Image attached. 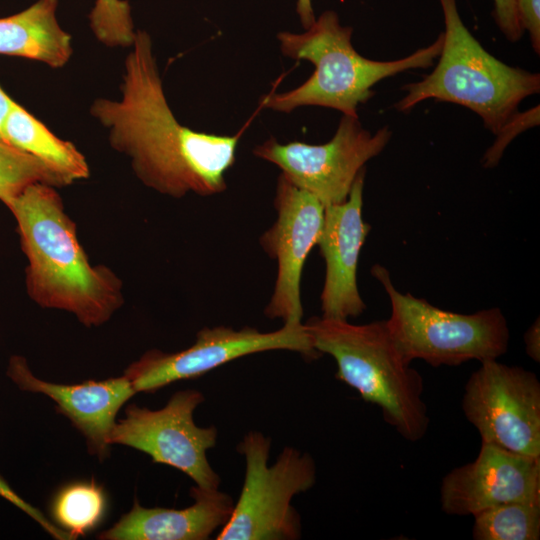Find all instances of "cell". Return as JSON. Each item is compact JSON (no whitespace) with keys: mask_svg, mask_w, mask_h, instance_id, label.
<instances>
[{"mask_svg":"<svg viewBox=\"0 0 540 540\" xmlns=\"http://www.w3.org/2000/svg\"><path fill=\"white\" fill-rule=\"evenodd\" d=\"M131 47L121 98L96 99L91 115L108 129L111 146L130 157L134 172L148 187L175 198L188 192H223L244 129L216 135L179 123L165 97L150 35L136 31Z\"/></svg>","mask_w":540,"mask_h":540,"instance_id":"obj_1","label":"cell"},{"mask_svg":"<svg viewBox=\"0 0 540 540\" xmlns=\"http://www.w3.org/2000/svg\"><path fill=\"white\" fill-rule=\"evenodd\" d=\"M6 206L28 260L29 296L42 307L74 314L87 327L108 321L123 304L121 282L108 268L89 263L54 187L31 184Z\"/></svg>","mask_w":540,"mask_h":540,"instance_id":"obj_2","label":"cell"},{"mask_svg":"<svg viewBox=\"0 0 540 540\" xmlns=\"http://www.w3.org/2000/svg\"><path fill=\"white\" fill-rule=\"evenodd\" d=\"M353 29L342 26L334 11L323 12L303 33L280 32L282 54L294 60H307L315 70L293 90L265 95L260 105L289 113L301 106H320L358 117L357 108L372 96V87L400 72L428 68L440 54L443 32L425 48L392 61L363 57L353 47Z\"/></svg>","mask_w":540,"mask_h":540,"instance_id":"obj_3","label":"cell"},{"mask_svg":"<svg viewBox=\"0 0 540 540\" xmlns=\"http://www.w3.org/2000/svg\"><path fill=\"white\" fill-rule=\"evenodd\" d=\"M313 347L332 356L336 379L377 405L387 424L405 440H421L430 418L421 374L395 344L386 320L355 325L348 320L312 317L304 323Z\"/></svg>","mask_w":540,"mask_h":540,"instance_id":"obj_4","label":"cell"},{"mask_svg":"<svg viewBox=\"0 0 540 540\" xmlns=\"http://www.w3.org/2000/svg\"><path fill=\"white\" fill-rule=\"evenodd\" d=\"M439 2L445 23L439 61L423 80L403 87L406 94L394 107L408 111L428 99L452 102L474 111L496 135L524 98L539 93L540 76L487 52L464 25L457 0Z\"/></svg>","mask_w":540,"mask_h":540,"instance_id":"obj_5","label":"cell"},{"mask_svg":"<svg viewBox=\"0 0 540 540\" xmlns=\"http://www.w3.org/2000/svg\"><path fill=\"white\" fill-rule=\"evenodd\" d=\"M371 273L389 297L391 315L386 324L409 362L421 359L434 367L458 366L471 360L497 359L506 353L510 335L500 309L473 314L443 310L409 292H399L384 266L374 265Z\"/></svg>","mask_w":540,"mask_h":540,"instance_id":"obj_6","label":"cell"},{"mask_svg":"<svg viewBox=\"0 0 540 540\" xmlns=\"http://www.w3.org/2000/svg\"><path fill=\"white\" fill-rule=\"evenodd\" d=\"M270 450L271 439L259 431L248 432L238 444L237 451L245 459L244 482L217 540L301 538V518L291 501L315 484V462L308 453L284 447L268 465Z\"/></svg>","mask_w":540,"mask_h":540,"instance_id":"obj_7","label":"cell"},{"mask_svg":"<svg viewBox=\"0 0 540 540\" xmlns=\"http://www.w3.org/2000/svg\"><path fill=\"white\" fill-rule=\"evenodd\" d=\"M272 350L297 352L309 360L321 355L303 323L283 324L272 332L253 327H204L189 348L172 353L147 351L123 375L136 393H154L173 382L201 377L243 356Z\"/></svg>","mask_w":540,"mask_h":540,"instance_id":"obj_8","label":"cell"},{"mask_svg":"<svg viewBox=\"0 0 540 540\" xmlns=\"http://www.w3.org/2000/svg\"><path fill=\"white\" fill-rule=\"evenodd\" d=\"M205 400L195 389L174 393L157 410L129 405L125 417L116 422L111 444H120L149 455L154 463L174 467L189 476L197 486L219 488L221 479L211 467L208 450L217 443L214 425L199 427L193 413Z\"/></svg>","mask_w":540,"mask_h":540,"instance_id":"obj_9","label":"cell"},{"mask_svg":"<svg viewBox=\"0 0 540 540\" xmlns=\"http://www.w3.org/2000/svg\"><path fill=\"white\" fill-rule=\"evenodd\" d=\"M464 387L462 410L482 443L540 457V382L522 367L480 362Z\"/></svg>","mask_w":540,"mask_h":540,"instance_id":"obj_10","label":"cell"},{"mask_svg":"<svg viewBox=\"0 0 540 540\" xmlns=\"http://www.w3.org/2000/svg\"><path fill=\"white\" fill-rule=\"evenodd\" d=\"M387 126L375 133L358 117L343 115L330 141L313 145L286 144L270 138L253 149L255 156L278 166L297 187L314 195L325 207L344 202L364 165L388 144Z\"/></svg>","mask_w":540,"mask_h":540,"instance_id":"obj_11","label":"cell"},{"mask_svg":"<svg viewBox=\"0 0 540 540\" xmlns=\"http://www.w3.org/2000/svg\"><path fill=\"white\" fill-rule=\"evenodd\" d=\"M274 206L276 221L260 238L262 248L278 266L274 291L264 313L269 319H281L283 324H300L302 271L320 237L325 206L283 173L277 180Z\"/></svg>","mask_w":540,"mask_h":540,"instance_id":"obj_12","label":"cell"},{"mask_svg":"<svg viewBox=\"0 0 540 540\" xmlns=\"http://www.w3.org/2000/svg\"><path fill=\"white\" fill-rule=\"evenodd\" d=\"M540 503V457L482 443L476 459L442 479L441 509L448 515H474L508 502Z\"/></svg>","mask_w":540,"mask_h":540,"instance_id":"obj_13","label":"cell"},{"mask_svg":"<svg viewBox=\"0 0 540 540\" xmlns=\"http://www.w3.org/2000/svg\"><path fill=\"white\" fill-rule=\"evenodd\" d=\"M365 168L354 180L347 199L325 207L317 242L325 261V280L320 296L322 317L348 320L366 308L357 286L361 248L370 232L362 218Z\"/></svg>","mask_w":540,"mask_h":540,"instance_id":"obj_14","label":"cell"},{"mask_svg":"<svg viewBox=\"0 0 540 540\" xmlns=\"http://www.w3.org/2000/svg\"><path fill=\"white\" fill-rule=\"evenodd\" d=\"M7 376L20 390L51 398L57 411L85 437L89 453L99 460L109 456L116 415L136 394L124 375L73 385L43 381L33 375L26 359L18 355L10 358Z\"/></svg>","mask_w":540,"mask_h":540,"instance_id":"obj_15","label":"cell"},{"mask_svg":"<svg viewBox=\"0 0 540 540\" xmlns=\"http://www.w3.org/2000/svg\"><path fill=\"white\" fill-rule=\"evenodd\" d=\"M193 504L184 509L145 508L135 499L131 510L101 540H206L229 521L233 498L218 488H190Z\"/></svg>","mask_w":540,"mask_h":540,"instance_id":"obj_16","label":"cell"},{"mask_svg":"<svg viewBox=\"0 0 540 540\" xmlns=\"http://www.w3.org/2000/svg\"><path fill=\"white\" fill-rule=\"evenodd\" d=\"M57 0H38L25 10L0 18V54L63 67L72 55L71 36L59 25Z\"/></svg>","mask_w":540,"mask_h":540,"instance_id":"obj_17","label":"cell"},{"mask_svg":"<svg viewBox=\"0 0 540 540\" xmlns=\"http://www.w3.org/2000/svg\"><path fill=\"white\" fill-rule=\"evenodd\" d=\"M3 141L45 161L71 182L89 176L83 154L15 101L3 128Z\"/></svg>","mask_w":540,"mask_h":540,"instance_id":"obj_18","label":"cell"},{"mask_svg":"<svg viewBox=\"0 0 540 540\" xmlns=\"http://www.w3.org/2000/svg\"><path fill=\"white\" fill-rule=\"evenodd\" d=\"M105 510V493L94 481H77L61 487L50 506L53 519L74 539L97 527Z\"/></svg>","mask_w":540,"mask_h":540,"instance_id":"obj_19","label":"cell"},{"mask_svg":"<svg viewBox=\"0 0 540 540\" xmlns=\"http://www.w3.org/2000/svg\"><path fill=\"white\" fill-rule=\"evenodd\" d=\"M475 540H538L540 503L508 502L473 515Z\"/></svg>","mask_w":540,"mask_h":540,"instance_id":"obj_20","label":"cell"},{"mask_svg":"<svg viewBox=\"0 0 540 540\" xmlns=\"http://www.w3.org/2000/svg\"><path fill=\"white\" fill-rule=\"evenodd\" d=\"M34 183L60 187L72 182L45 161L0 141V201L7 205Z\"/></svg>","mask_w":540,"mask_h":540,"instance_id":"obj_21","label":"cell"},{"mask_svg":"<svg viewBox=\"0 0 540 540\" xmlns=\"http://www.w3.org/2000/svg\"><path fill=\"white\" fill-rule=\"evenodd\" d=\"M95 37L109 47H131L136 36L131 8L125 0H96L89 15Z\"/></svg>","mask_w":540,"mask_h":540,"instance_id":"obj_22","label":"cell"},{"mask_svg":"<svg viewBox=\"0 0 540 540\" xmlns=\"http://www.w3.org/2000/svg\"><path fill=\"white\" fill-rule=\"evenodd\" d=\"M538 123L539 106L521 114H514L496 134L495 142L483 157V165L488 168L496 166L511 140L525 129Z\"/></svg>","mask_w":540,"mask_h":540,"instance_id":"obj_23","label":"cell"},{"mask_svg":"<svg viewBox=\"0 0 540 540\" xmlns=\"http://www.w3.org/2000/svg\"><path fill=\"white\" fill-rule=\"evenodd\" d=\"M0 497L9 501L11 504L22 510L34 521H36L47 533L58 540L74 539L70 533L61 529L59 526L52 523L45 515L37 508L26 502L14 489L8 484L5 478L0 474Z\"/></svg>","mask_w":540,"mask_h":540,"instance_id":"obj_24","label":"cell"},{"mask_svg":"<svg viewBox=\"0 0 540 540\" xmlns=\"http://www.w3.org/2000/svg\"><path fill=\"white\" fill-rule=\"evenodd\" d=\"M494 20L504 36L516 42L523 36L524 30L519 22L516 0H493Z\"/></svg>","mask_w":540,"mask_h":540,"instance_id":"obj_25","label":"cell"},{"mask_svg":"<svg viewBox=\"0 0 540 540\" xmlns=\"http://www.w3.org/2000/svg\"><path fill=\"white\" fill-rule=\"evenodd\" d=\"M517 14L523 30L530 35L534 51L540 52V0H516Z\"/></svg>","mask_w":540,"mask_h":540,"instance_id":"obj_26","label":"cell"},{"mask_svg":"<svg viewBox=\"0 0 540 540\" xmlns=\"http://www.w3.org/2000/svg\"><path fill=\"white\" fill-rule=\"evenodd\" d=\"M526 353L536 362L540 360V327L539 319L528 328L524 335Z\"/></svg>","mask_w":540,"mask_h":540,"instance_id":"obj_27","label":"cell"},{"mask_svg":"<svg viewBox=\"0 0 540 540\" xmlns=\"http://www.w3.org/2000/svg\"><path fill=\"white\" fill-rule=\"evenodd\" d=\"M296 11L304 29L310 28L316 20L312 0H297Z\"/></svg>","mask_w":540,"mask_h":540,"instance_id":"obj_28","label":"cell"},{"mask_svg":"<svg viewBox=\"0 0 540 540\" xmlns=\"http://www.w3.org/2000/svg\"><path fill=\"white\" fill-rule=\"evenodd\" d=\"M12 100L0 86V141H3V128L12 108Z\"/></svg>","mask_w":540,"mask_h":540,"instance_id":"obj_29","label":"cell"}]
</instances>
